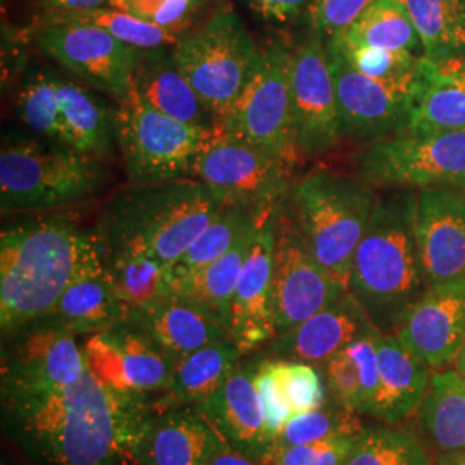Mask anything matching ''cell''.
<instances>
[{
	"mask_svg": "<svg viewBox=\"0 0 465 465\" xmlns=\"http://www.w3.org/2000/svg\"><path fill=\"white\" fill-rule=\"evenodd\" d=\"M84 361L99 381L123 399H152L166 391L176 361L128 321L84 336Z\"/></svg>",
	"mask_w": 465,
	"mask_h": 465,
	"instance_id": "15",
	"label": "cell"
},
{
	"mask_svg": "<svg viewBox=\"0 0 465 465\" xmlns=\"http://www.w3.org/2000/svg\"><path fill=\"white\" fill-rule=\"evenodd\" d=\"M417 190L380 195L367 232L355 252L349 292L382 332L428 288L416 238Z\"/></svg>",
	"mask_w": 465,
	"mask_h": 465,
	"instance_id": "3",
	"label": "cell"
},
{
	"mask_svg": "<svg viewBox=\"0 0 465 465\" xmlns=\"http://www.w3.org/2000/svg\"><path fill=\"white\" fill-rule=\"evenodd\" d=\"M57 92L66 147L102 163L109 161L117 149L116 107L80 80L57 76Z\"/></svg>",
	"mask_w": 465,
	"mask_h": 465,
	"instance_id": "28",
	"label": "cell"
},
{
	"mask_svg": "<svg viewBox=\"0 0 465 465\" xmlns=\"http://www.w3.org/2000/svg\"><path fill=\"white\" fill-rule=\"evenodd\" d=\"M364 428L366 426L361 420V414L330 399L314 411L292 417L282 431L276 434L272 450L359 434Z\"/></svg>",
	"mask_w": 465,
	"mask_h": 465,
	"instance_id": "40",
	"label": "cell"
},
{
	"mask_svg": "<svg viewBox=\"0 0 465 465\" xmlns=\"http://www.w3.org/2000/svg\"><path fill=\"white\" fill-rule=\"evenodd\" d=\"M117 150L130 184L190 178L216 128L188 124L149 107L134 94L116 104Z\"/></svg>",
	"mask_w": 465,
	"mask_h": 465,
	"instance_id": "8",
	"label": "cell"
},
{
	"mask_svg": "<svg viewBox=\"0 0 465 465\" xmlns=\"http://www.w3.org/2000/svg\"><path fill=\"white\" fill-rule=\"evenodd\" d=\"M409 128L419 132L465 130V57L441 63L426 57V84Z\"/></svg>",
	"mask_w": 465,
	"mask_h": 465,
	"instance_id": "32",
	"label": "cell"
},
{
	"mask_svg": "<svg viewBox=\"0 0 465 465\" xmlns=\"http://www.w3.org/2000/svg\"><path fill=\"white\" fill-rule=\"evenodd\" d=\"M345 465H434V460L414 432L388 424L359 432Z\"/></svg>",
	"mask_w": 465,
	"mask_h": 465,
	"instance_id": "38",
	"label": "cell"
},
{
	"mask_svg": "<svg viewBox=\"0 0 465 465\" xmlns=\"http://www.w3.org/2000/svg\"><path fill=\"white\" fill-rule=\"evenodd\" d=\"M255 386H257V393H259L261 405H262L264 417H266L267 431L272 438V447H274L276 434L282 431L284 424L293 417V412L282 393V386H280V381L274 374V369L271 366L269 359L257 357Z\"/></svg>",
	"mask_w": 465,
	"mask_h": 465,
	"instance_id": "46",
	"label": "cell"
},
{
	"mask_svg": "<svg viewBox=\"0 0 465 465\" xmlns=\"http://www.w3.org/2000/svg\"><path fill=\"white\" fill-rule=\"evenodd\" d=\"M228 202L193 178L130 184L107 203L95 230L107 247L143 250L173 267Z\"/></svg>",
	"mask_w": 465,
	"mask_h": 465,
	"instance_id": "4",
	"label": "cell"
},
{
	"mask_svg": "<svg viewBox=\"0 0 465 465\" xmlns=\"http://www.w3.org/2000/svg\"><path fill=\"white\" fill-rule=\"evenodd\" d=\"M205 465H262L224 443Z\"/></svg>",
	"mask_w": 465,
	"mask_h": 465,
	"instance_id": "50",
	"label": "cell"
},
{
	"mask_svg": "<svg viewBox=\"0 0 465 465\" xmlns=\"http://www.w3.org/2000/svg\"><path fill=\"white\" fill-rule=\"evenodd\" d=\"M416 238L428 286L465 280V192L432 186L417 192Z\"/></svg>",
	"mask_w": 465,
	"mask_h": 465,
	"instance_id": "20",
	"label": "cell"
},
{
	"mask_svg": "<svg viewBox=\"0 0 465 465\" xmlns=\"http://www.w3.org/2000/svg\"><path fill=\"white\" fill-rule=\"evenodd\" d=\"M45 11L52 13H71V11H90L99 7H111V0H40Z\"/></svg>",
	"mask_w": 465,
	"mask_h": 465,
	"instance_id": "49",
	"label": "cell"
},
{
	"mask_svg": "<svg viewBox=\"0 0 465 465\" xmlns=\"http://www.w3.org/2000/svg\"><path fill=\"white\" fill-rule=\"evenodd\" d=\"M50 322L76 336L111 330L126 321L107 267L105 247L97 230L90 232L80 266L49 316Z\"/></svg>",
	"mask_w": 465,
	"mask_h": 465,
	"instance_id": "22",
	"label": "cell"
},
{
	"mask_svg": "<svg viewBox=\"0 0 465 465\" xmlns=\"http://www.w3.org/2000/svg\"><path fill=\"white\" fill-rule=\"evenodd\" d=\"M173 54L217 123L249 84L261 47L238 13L230 4H223L188 30Z\"/></svg>",
	"mask_w": 465,
	"mask_h": 465,
	"instance_id": "7",
	"label": "cell"
},
{
	"mask_svg": "<svg viewBox=\"0 0 465 465\" xmlns=\"http://www.w3.org/2000/svg\"><path fill=\"white\" fill-rule=\"evenodd\" d=\"M378 192L361 176L314 169L293 182L286 207L317 261L345 286Z\"/></svg>",
	"mask_w": 465,
	"mask_h": 465,
	"instance_id": "5",
	"label": "cell"
},
{
	"mask_svg": "<svg viewBox=\"0 0 465 465\" xmlns=\"http://www.w3.org/2000/svg\"><path fill=\"white\" fill-rule=\"evenodd\" d=\"M250 9L267 23H288L307 13L314 0H245Z\"/></svg>",
	"mask_w": 465,
	"mask_h": 465,
	"instance_id": "48",
	"label": "cell"
},
{
	"mask_svg": "<svg viewBox=\"0 0 465 465\" xmlns=\"http://www.w3.org/2000/svg\"><path fill=\"white\" fill-rule=\"evenodd\" d=\"M207 0H111V7L123 9L150 21L176 36L195 26L197 15Z\"/></svg>",
	"mask_w": 465,
	"mask_h": 465,
	"instance_id": "44",
	"label": "cell"
},
{
	"mask_svg": "<svg viewBox=\"0 0 465 465\" xmlns=\"http://www.w3.org/2000/svg\"><path fill=\"white\" fill-rule=\"evenodd\" d=\"M393 332L432 371L453 367L465 345V280L428 286Z\"/></svg>",
	"mask_w": 465,
	"mask_h": 465,
	"instance_id": "21",
	"label": "cell"
},
{
	"mask_svg": "<svg viewBox=\"0 0 465 465\" xmlns=\"http://www.w3.org/2000/svg\"><path fill=\"white\" fill-rule=\"evenodd\" d=\"M381 330L372 322L347 347L321 367L330 399L357 414L367 416L380 380Z\"/></svg>",
	"mask_w": 465,
	"mask_h": 465,
	"instance_id": "29",
	"label": "cell"
},
{
	"mask_svg": "<svg viewBox=\"0 0 465 465\" xmlns=\"http://www.w3.org/2000/svg\"><path fill=\"white\" fill-rule=\"evenodd\" d=\"M269 361L293 416L314 411L330 400L328 384L321 367L286 359Z\"/></svg>",
	"mask_w": 465,
	"mask_h": 465,
	"instance_id": "43",
	"label": "cell"
},
{
	"mask_svg": "<svg viewBox=\"0 0 465 465\" xmlns=\"http://www.w3.org/2000/svg\"><path fill=\"white\" fill-rule=\"evenodd\" d=\"M78 336L38 319L4 336L2 380L66 386L80 381L86 371Z\"/></svg>",
	"mask_w": 465,
	"mask_h": 465,
	"instance_id": "19",
	"label": "cell"
},
{
	"mask_svg": "<svg viewBox=\"0 0 465 465\" xmlns=\"http://www.w3.org/2000/svg\"><path fill=\"white\" fill-rule=\"evenodd\" d=\"M293 169V164L266 150L217 132L195 159L190 178L209 184L230 200L274 205L288 199L295 182Z\"/></svg>",
	"mask_w": 465,
	"mask_h": 465,
	"instance_id": "16",
	"label": "cell"
},
{
	"mask_svg": "<svg viewBox=\"0 0 465 465\" xmlns=\"http://www.w3.org/2000/svg\"><path fill=\"white\" fill-rule=\"evenodd\" d=\"M282 203L269 205L262 213L232 299L230 340L242 355L264 349L278 334L272 309V274Z\"/></svg>",
	"mask_w": 465,
	"mask_h": 465,
	"instance_id": "18",
	"label": "cell"
},
{
	"mask_svg": "<svg viewBox=\"0 0 465 465\" xmlns=\"http://www.w3.org/2000/svg\"><path fill=\"white\" fill-rule=\"evenodd\" d=\"M290 63L292 47L282 42L261 47L249 84L232 109L217 121L216 130L297 166L302 155L293 134Z\"/></svg>",
	"mask_w": 465,
	"mask_h": 465,
	"instance_id": "10",
	"label": "cell"
},
{
	"mask_svg": "<svg viewBox=\"0 0 465 465\" xmlns=\"http://www.w3.org/2000/svg\"><path fill=\"white\" fill-rule=\"evenodd\" d=\"M347 293L349 286L312 255L284 200L278 217L272 274V309L278 334L307 321Z\"/></svg>",
	"mask_w": 465,
	"mask_h": 465,
	"instance_id": "13",
	"label": "cell"
},
{
	"mask_svg": "<svg viewBox=\"0 0 465 465\" xmlns=\"http://www.w3.org/2000/svg\"><path fill=\"white\" fill-rule=\"evenodd\" d=\"M5 436L30 465H126L128 405L88 369L66 386L2 380Z\"/></svg>",
	"mask_w": 465,
	"mask_h": 465,
	"instance_id": "1",
	"label": "cell"
},
{
	"mask_svg": "<svg viewBox=\"0 0 465 465\" xmlns=\"http://www.w3.org/2000/svg\"><path fill=\"white\" fill-rule=\"evenodd\" d=\"M422 431L441 451L465 450V378L455 369L432 372L431 386L417 411Z\"/></svg>",
	"mask_w": 465,
	"mask_h": 465,
	"instance_id": "34",
	"label": "cell"
},
{
	"mask_svg": "<svg viewBox=\"0 0 465 465\" xmlns=\"http://www.w3.org/2000/svg\"><path fill=\"white\" fill-rule=\"evenodd\" d=\"M369 324H372L371 317L349 292L307 321L280 332L264 349L252 355L261 359L300 361L322 367Z\"/></svg>",
	"mask_w": 465,
	"mask_h": 465,
	"instance_id": "24",
	"label": "cell"
},
{
	"mask_svg": "<svg viewBox=\"0 0 465 465\" xmlns=\"http://www.w3.org/2000/svg\"><path fill=\"white\" fill-rule=\"evenodd\" d=\"M132 94L166 116L188 124L216 128L214 116L184 78L173 49L143 52L134 69Z\"/></svg>",
	"mask_w": 465,
	"mask_h": 465,
	"instance_id": "27",
	"label": "cell"
},
{
	"mask_svg": "<svg viewBox=\"0 0 465 465\" xmlns=\"http://www.w3.org/2000/svg\"><path fill=\"white\" fill-rule=\"evenodd\" d=\"M350 66L369 78L380 82H400L417 73L424 55H417L409 50L374 49L347 45L338 38H328Z\"/></svg>",
	"mask_w": 465,
	"mask_h": 465,
	"instance_id": "42",
	"label": "cell"
},
{
	"mask_svg": "<svg viewBox=\"0 0 465 465\" xmlns=\"http://www.w3.org/2000/svg\"><path fill=\"white\" fill-rule=\"evenodd\" d=\"M242 353L232 340L213 343L176 361L166 391L152 397L155 409L197 407L211 399L240 364Z\"/></svg>",
	"mask_w": 465,
	"mask_h": 465,
	"instance_id": "30",
	"label": "cell"
},
{
	"mask_svg": "<svg viewBox=\"0 0 465 465\" xmlns=\"http://www.w3.org/2000/svg\"><path fill=\"white\" fill-rule=\"evenodd\" d=\"M34 38L36 49L82 84L116 104L130 95L143 50L117 40L99 26L47 11L40 17Z\"/></svg>",
	"mask_w": 465,
	"mask_h": 465,
	"instance_id": "11",
	"label": "cell"
},
{
	"mask_svg": "<svg viewBox=\"0 0 465 465\" xmlns=\"http://www.w3.org/2000/svg\"><path fill=\"white\" fill-rule=\"evenodd\" d=\"M357 434L272 450L262 465H345Z\"/></svg>",
	"mask_w": 465,
	"mask_h": 465,
	"instance_id": "45",
	"label": "cell"
},
{
	"mask_svg": "<svg viewBox=\"0 0 465 465\" xmlns=\"http://www.w3.org/2000/svg\"><path fill=\"white\" fill-rule=\"evenodd\" d=\"M16 113L19 121L38 138L66 147L55 74L35 73L30 76L17 92Z\"/></svg>",
	"mask_w": 465,
	"mask_h": 465,
	"instance_id": "39",
	"label": "cell"
},
{
	"mask_svg": "<svg viewBox=\"0 0 465 465\" xmlns=\"http://www.w3.org/2000/svg\"><path fill=\"white\" fill-rule=\"evenodd\" d=\"M54 15L99 26L102 30L114 35L117 40L143 52L174 49L182 38L150 21H145L117 7H99L90 11H71V13H54Z\"/></svg>",
	"mask_w": 465,
	"mask_h": 465,
	"instance_id": "41",
	"label": "cell"
},
{
	"mask_svg": "<svg viewBox=\"0 0 465 465\" xmlns=\"http://www.w3.org/2000/svg\"><path fill=\"white\" fill-rule=\"evenodd\" d=\"M434 465H465V450L441 451L434 460Z\"/></svg>",
	"mask_w": 465,
	"mask_h": 465,
	"instance_id": "51",
	"label": "cell"
},
{
	"mask_svg": "<svg viewBox=\"0 0 465 465\" xmlns=\"http://www.w3.org/2000/svg\"><path fill=\"white\" fill-rule=\"evenodd\" d=\"M326 45L343 138L367 145L407 130L426 84V57L414 76L380 82L350 66L331 42Z\"/></svg>",
	"mask_w": 465,
	"mask_h": 465,
	"instance_id": "12",
	"label": "cell"
},
{
	"mask_svg": "<svg viewBox=\"0 0 465 465\" xmlns=\"http://www.w3.org/2000/svg\"><path fill=\"white\" fill-rule=\"evenodd\" d=\"M372 2L374 0H314L305 13V19L312 32L328 40L341 34Z\"/></svg>",
	"mask_w": 465,
	"mask_h": 465,
	"instance_id": "47",
	"label": "cell"
},
{
	"mask_svg": "<svg viewBox=\"0 0 465 465\" xmlns=\"http://www.w3.org/2000/svg\"><path fill=\"white\" fill-rule=\"evenodd\" d=\"M355 174L374 188L424 190L453 186L465 192V130L399 134L367 143Z\"/></svg>",
	"mask_w": 465,
	"mask_h": 465,
	"instance_id": "9",
	"label": "cell"
},
{
	"mask_svg": "<svg viewBox=\"0 0 465 465\" xmlns=\"http://www.w3.org/2000/svg\"><path fill=\"white\" fill-rule=\"evenodd\" d=\"M453 369L459 372V374H462L465 378V345L464 349L460 350V353H459V357L455 359V364H453Z\"/></svg>",
	"mask_w": 465,
	"mask_h": 465,
	"instance_id": "52",
	"label": "cell"
},
{
	"mask_svg": "<svg viewBox=\"0 0 465 465\" xmlns=\"http://www.w3.org/2000/svg\"><path fill=\"white\" fill-rule=\"evenodd\" d=\"M102 161L44 138H5L0 150L2 214L54 211L94 199L107 183Z\"/></svg>",
	"mask_w": 465,
	"mask_h": 465,
	"instance_id": "6",
	"label": "cell"
},
{
	"mask_svg": "<svg viewBox=\"0 0 465 465\" xmlns=\"http://www.w3.org/2000/svg\"><path fill=\"white\" fill-rule=\"evenodd\" d=\"M380 380L367 416L382 424H399L416 414L431 386L432 371L395 332L380 338Z\"/></svg>",
	"mask_w": 465,
	"mask_h": 465,
	"instance_id": "25",
	"label": "cell"
},
{
	"mask_svg": "<svg viewBox=\"0 0 465 465\" xmlns=\"http://www.w3.org/2000/svg\"><path fill=\"white\" fill-rule=\"evenodd\" d=\"M290 102L293 134L302 157L326 153L341 142V121L326 38L312 30L292 49Z\"/></svg>",
	"mask_w": 465,
	"mask_h": 465,
	"instance_id": "17",
	"label": "cell"
},
{
	"mask_svg": "<svg viewBox=\"0 0 465 465\" xmlns=\"http://www.w3.org/2000/svg\"><path fill=\"white\" fill-rule=\"evenodd\" d=\"M90 232L61 216L19 221L0 234L2 338L49 316L80 266Z\"/></svg>",
	"mask_w": 465,
	"mask_h": 465,
	"instance_id": "2",
	"label": "cell"
},
{
	"mask_svg": "<svg viewBox=\"0 0 465 465\" xmlns=\"http://www.w3.org/2000/svg\"><path fill=\"white\" fill-rule=\"evenodd\" d=\"M100 234V232H99ZM104 242V240H102ZM105 247L107 267L126 317L173 293V267L143 250Z\"/></svg>",
	"mask_w": 465,
	"mask_h": 465,
	"instance_id": "33",
	"label": "cell"
},
{
	"mask_svg": "<svg viewBox=\"0 0 465 465\" xmlns=\"http://www.w3.org/2000/svg\"><path fill=\"white\" fill-rule=\"evenodd\" d=\"M128 401V450L136 465H205L226 441L195 407Z\"/></svg>",
	"mask_w": 465,
	"mask_h": 465,
	"instance_id": "14",
	"label": "cell"
},
{
	"mask_svg": "<svg viewBox=\"0 0 465 465\" xmlns=\"http://www.w3.org/2000/svg\"><path fill=\"white\" fill-rule=\"evenodd\" d=\"M276 205V203H274ZM269 205H253L232 200L200 234L195 243L173 266V282L197 272L223 257L252 232Z\"/></svg>",
	"mask_w": 465,
	"mask_h": 465,
	"instance_id": "36",
	"label": "cell"
},
{
	"mask_svg": "<svg viewBox=\"0 0 465 465\" xmlns=\"http://www.w3.org/2000/svg\"><path fill=\"white\" fill-rule=\"evenodd\" d=\"M257 226L213 264L200 269L197 272L174 280L173 293L192 302L193 305H197L203 312L214 317L230 330L232 299H234L236 286L240 282L245 261L249 257Z\"/></svg>",
	"mask_w": 465,
	"mask_h": 465,
	"instance_id": "31",
	"label": "cell"
},
{
	"mask_svg": "<svg viewBox=\"0 0 465 465\" xmlns=\"http://www.w3.org/2000/svg\"><path fill=\"white\" fill-rule=\"evenodd\" d=\"M414 21L424 57H465V0H401Z\"/></svg>",
	"mask_w": 465,
	"mask_h": 465,
	"instance_id": "37",
	"label": "cell"
},
{
	"mask_svg": "<svg viewBox=\"0 0 465 465\" xmlns=\"http://www.w3.org/2000/svg\"><path fill=\"white\" fill-rule=\"evenodd\" d=\"M331 38L347 45L409 50L424 55L414 21L401 0H374L341 34Z\"/></svg>",
	"mask_w": 465,
	"mask_h": 465,
	"instance_id": "35",
	"label": "cell"
},
{
	"mask_svg": "<svg viewBox=\"0 0 465 465\" xmlns=\"http://www.w3.org/2000/svg\"><path fill=\"white\" fill-rule=\"evenodd\" d=\"M126 321L145 332L174 361L230 340V330L224 324L178 295L134 311Z\"/></svg>",
	"mask_w": 465,
	"mask_h": 465,
	"instance_id": "26",
	"label": "cell"
},
{
	"mask_svg": "<svg viewBox=\"0 0 465 465\" xmlns=\"http://www.w3.org/2000/svg\"><path fill=\"white\" fill-rule=\"evenodd\" d=\"M257 357L242 362L211 399L199 409L232 449L257 462H264L272 451V438L255 386Z\"/></svg>",
	"mask_w": 465,
	"mask_h": 465,
	"instance_id": "23",
	"label": "cell"
}]
</instances>
